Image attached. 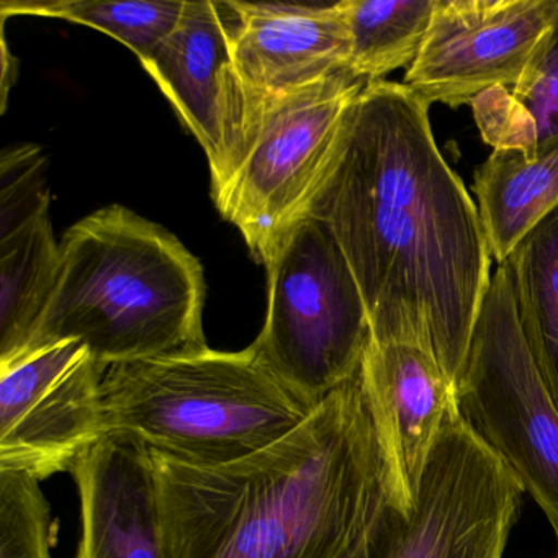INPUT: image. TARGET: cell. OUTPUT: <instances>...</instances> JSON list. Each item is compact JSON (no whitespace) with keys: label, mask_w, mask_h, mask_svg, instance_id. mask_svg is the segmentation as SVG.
Returning a JSON list of instances; mask_svg holds the SVG:
<instances>
[{"label":"cell","mask_w":558,"mask_h":558,"mask_svg":"<svg viewBox=\"0 0 558 558\" xmlns=\"http://www.w3.org/2000/svg\"><path fill=\"white\" fill-rule=\"evenodd\" d=\"M501 264L522 338L558 408V207Z\"/></svg>","instance_id":"obj_18"},{"label":"cell","mask_w":558,"mask_h":558,"mask_svg":"<svg viewBox=\"0 0 558 558\" xmlns=\"http://www.w3.org/2000/svg\"><path fill=\"white\" fill-rule=\"evenodd\" d=\"M558 558V557H557Z\"/></svg>","instance_id":"obj_23"},{"label":"cell","mask_w":558,"mask_h":558,"mask_svg":"<svg viewBox=\"0 0 558 558\" xmlns=\"http://www.w3.org/2000/svg\"><path fill=\"white\" fill-rule=\"evenodd\" d=\"M81 541L74 558H166L158 473L151 450L109 433L74 463Z\"/></svg>","instance_id":"obj_14"},{"label":"cell","mask_w":558,"mask_h":558,"mask_svg":"<svg viewBox=\"0 0 558 558\" xmlns=\"http://www.w3.org/2000/svg\"><path fill=\"white\" fill-rule=\"evenodd\" d=\"M60 263L50 211L0 238V364L27 348L53 293Z\"/></svg>","instance_id":"obj_17"},{"label":"cell","mask_w":558,"mask_h":558,"mask_svg":"<svg viewBox=\"0 0 558 558\" xmlns=\"http://www.w3.org/2000/svg\"><path fill=\"white\" fill-rule=\"evenodd\" d=\"M429 107L404 84L368 83L308 217L341 247L372 339L420 345L457 385L493 257L475 202L440 155Z\"/></svg>","instance_id":"obj_1"},{"label":"cell","mask_w":558,"mask_h":558,"mask_svg":"<svg viewBox=\"0 0 558 558\" xmlns=\"http://www.w3.org/2000/svg\"><path fill=\"white\" fill-rule=\"evenodd\" d=\"M367 86L345 73L270 100L240 168L211 194L266 266L308 208L338 153L352 106Z\"/></svg>","instance_id":"obj_7"},{"label":"cell","mask_w":558,"mask_h":558,"mask_svg":"<svg viewBox=\"0 0 558 558\" xmlns=\"http://www.w3.org/2000/svg\"><path fill=\"white\" fill-rule=\"evenodd\" d=\"M140 63L204 149L211 194L221 191L259 123L234 64L221 2L185 0L178 27Z\"/></svg>","instance_id":"obj_10"},{"label":"cell","mask_w":558,"mask_h":558,"mask_svg":"<svg viewBox=\"0 0 558 558\" xmlns=\"http://www.w3.org/2000/svg\"><path fill=\"white\" fill-rule=\"evenodd\" d=\"M60 251L53 293L22 354L77 339L109 367L207 348L204 269L166 228L110 205L73 225Z\"/></svg>","instance_id":"obj_3"},{"label":"cell","mask_w":558,"mask_h":558,"mask_svg":"<svg viewBox=\"0 0 558 558\" xmlns=\"http://www.w3.org/2000/svg\"><path fill=\"white\" fill-rule=\"evenodd\" d=\"M221 5L234 64L257 120L270 100L348 71L351 35L341 2Z\"/></svg>","instance_id":"obj_13"},{"label":"cell","mask_w":558,"mask_h":558,"mask_svg":"<svg viewBox=\"0 0 558 558\" xmlns=\"http://www.w3.org/2000/svg\"><path fill=\"white\" fill-rule=\"evenodd\" d=\"M151 453L166 558H352L388 502L361 371L246 459L197 466Z\"/></svg>","instance_id":"obj_2"},{"label":"cell","mask_w":558,"mask_h":558,"mask_svg":"<svg viewBox=\"0 0 558 558\" xmlns=\"http://www.w3.org/2000/svg\"><path fill=\"white\" fill-rule=\"evenodd\" d=\"M457 407L542 509L558 544V408L522 338L505 264L480 310Z\"/></svg>","instance_id":"obj_6"},{"label":"cell","mask_w":558,"mask_h":558,"mask_svg":"<svg viewBox=\"0 0 558 558\" xmlns=\"http://www.w3.org/2000/svg\"><path fill=\"white\" fill-rule=\"evenodd\" d=\"M107 367L77 339H64L0 364V470L47 480L73 470L106 436Z\"/></svg>","instance_id":"obj_9"},{"label":"cell","mask_w":558,"mask_h":558,"mask_svg":"<svg viewBox=\"0 0 558 558\" xmlns=\"http://www.w3.org/2000/svg\"><path fill=\"white\" fill-rule=\"evenodd\" d=\"M472 192L496 264L558 207V142L525 155L493 149L473 174Z\"/></svg>","instance_id":"obj_15"},{"label":"cell","mask_w":558,"mask_h":558,"mask_svg":"<svg viewBox=\"0 0 558 558\" xmlns=\"http://www.w3.org/2000/svg\"><path fill=\"white\" fill-rule=\"evenodd\" d=\"M558 14V0H437L404 86L457 107L512 86Z\"/></svg>","instance_id":"obj_11"},{"label":"cell","mask_w":558,"mask_h":558,"mask_svg":"<svg viewBox=\"0 0 558 558\" xmlns=\"http://www.w3.org/2000/svg\"><path fill=\"white\" fill-rule=\"evenodd\" d=\"M351 35L349 74L364 81L410 68L429 32L437 0H339Z\"/></svg>","instance_id":"obj_19"},{"label":"cell","mask_w":558,"mask_h":558,"mask_svg":"<svg viewBox=\"0 0 558 558\" xmlns=\"http://www.w3.org/2000/svg\"><path fill=\"white\" fill-rule=\"evenodd\" d=\"M266 269L269 302L254 349L316 410L359 374L371 344L361 289L328 228L310 217L282 238Z\"/></svg>","instance_id":"obj_5"},{"label":"cell","mask_w":558,"mask_h":558,"mask_svg":"<svg viewBox=\"0 0 558 558\" xmlns=\"http://www.w3.org/2000/svg\"><path fill=\"white\" fill-rule=\"evenodd\" d=\"M483 142L493 149L531 153L558 142V14L512 86L470 104Z\"/></svg>","instance_id":"obj_16"},{"label":"cell","mask_w":558,"mask_h":558,"mask_svg":"<svg viewBox=\"0 0 558 558\" xmlns=\"http://www.w3.org/2000/svg\"><path fill=\"white\" fill-rule=\"evenodd\" d=\"M524 493L511 470L470 429L447 421L416 506H385L352 558H502Z\"/></svg>","instance_id":"obj_8"},{"label":"cell","mask_w":558,"mask_h":558,"mask_svg":"<svg viewBox=\"0 0 558 558\" xmlns=\"http://www.w3.org/2000/svg\"><path fill=\"white\" fill-rule=\"evenodd\" d=\"M100 395L107 434H130L153 452L197 466L254 456L315 413L253 344L109 365Z\"/></svg>","instance_id":"obj_4"},{"label":"cell","mask_w":558,"mask_h":558,"mask_svg":"<svg viewBox=\"0 0 558 558\" xmlns=\"http://www.w3.org/2000/svg\"><path fill=\"white\" fill-rule=\"evenodd\" d=\"M361 380L384 460L388 505L407 514L416 506L444 426L459 414L456 381L420 345L374 339Z\"/></svg>","instance_id":"obj_12"},{"label":"cell","mask_w":558,"mask_h":558,"mask_svg":"<svg viewBox=\"0 0 558 558\" xmlns=\"http://www.w3.org/2000/svg\"><path fill=\"white\" fill-rule=\"evenodd\" d=\"M45 159L34 145L9 146L0 158V238L50 211Z\"/></svg>","instance_id":"obj_22"},{"label":"cell","mask_w":558,"mask_h":558,"mask_svg":"<svg viewBox=\"0 0 558 558\" xmlns=\"http://www.w3.org/2000/svg\"><path fill=\"white\" fill-rule=\"evenodd\" d=\"M185 0H4L2 21L12 15L60 19L96 28L125 45L138 57H148L174 32L184 14Z\"/></svg>","instance_id":"obj_20"},{"label":"cell","mask_w":558,"mask_h":558,"mask_svg":"<svg viewBox=\"0 0 558 558\" xmlns=\"http://www.w3.org/2000/svg\"><path fill=\"white\" fill-rule=\"evenodd\" d=\"M40 483L0 470V558H53L51 508Z\"/></svg>","instance_id":"obj_21"}]
</instances>
